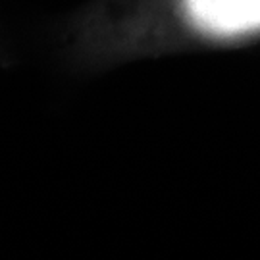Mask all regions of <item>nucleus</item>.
Returning a JSON list of instances; mask_svg holds the SVG:
<instances>
[{
  "instance_id": "obj_1",
  "label": "nucleus",
  "mask_w": 260,
  "mask_h": 260,
  "mask_svg": "<svg viewBox=\"0 0 260 260\" xmlns=\"http://www.w3.org/2000/svg\"><path fill=\"white\" fill-rule=\"evenodd\" d=\"M197 25L216 35H237L260 27V0H185Z\"/></svg>"
}]
</instances>
